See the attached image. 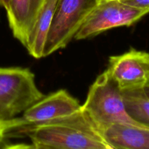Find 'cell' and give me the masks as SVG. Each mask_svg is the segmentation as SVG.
Instances as JSON below:
<instances>
[{"mask_svg": "<svg viewBox=\"0 0 149 149\" xmlns=\"http://www.w3.org/2000/svg\"><path fill=\"white\" fill-rule=\"evenodd\" d=\"M7 140L8 138L6 135L4 122H0V148H12L10 143H9Z\"/></svg>", "mask_w": 149, "mask_h": 149, "instance_id": "13", "label": "cell"}, {"mask_svg": "<svg viewBox=\"0 0 149 149\" xmlns=\"http://www.w3.org/2000/svg\"><path fill=\"white\" fill-rule=\"evenodd\" d=\"M101 134L112 149H149L148 127L116 124L103 130Z\"/></svg>", "mask_w": 149, "mask_h": 149, "instance_id": "9", "label": "cell"}, {"mask_svg": "<svg viewBox=\"0 0 149 149\" xmlns=\"http://www.w3.org/2000/svg\"><path fill=\"white\" fill-rule=\"evenodd\" d=\"M125 4L141 10H149V0H120Z\"/></svg>", "mask_w": 149, "mask_h": 149, "instance_id": "12", "label": "cell"}, {"mask_svg": "<svg viewBox=\"0 0 149 149\" xmlns=\"http://www.w3.org/2000/svg\"><path fill=\"white\" fill-rule=\"evenodd\" d=\"M81 110L77 99L65 90H60L36 101L24 111L20 117L4 122L7 138L17 130L53 122L74 114Z\"/></svg>", "mask_w": 149, "mask_h": 149, "instance_id": "5", "label": "cell"}, {"mask_svg": "<svg viewBox=\"0 0 149 149\" xmlns=\"http://www.w3.org/2000/svg\"><path fill=\"white\" fill-rule=\"evenodd\" d=\"M19 134L29 137L33 148L112 149L82 109L67 117L23 128L10 138Z\"/></svg>", "mask_w": 149, "mask_h": 149, "instance_id": "1", "label": "cell"}, {"mask_svg": "<svg viewBox=\"0 0 149 149\" xmlns=\"http://www.w3.org/2000/svg\"><path fill=\"white\" fill-rule=\"evenodd\" d=\"M123 93L124 101L130 116L149 127V97L142 89L125 90Z\"/></svg>", "mask_w": 149, "mask_h": 149, "instance_id": "11", "label": "cell"}, {"mask_svg": "<svg viewBox=\"0 0 149 149\" xmlns=\"http://www.w3.org/2000/svg\"><path fill=\"white\" fill-rule=\"evenodd\" d=\"M45 0H10L7 8L13 36L24 46L36 17Z\"/></svg>", "mask_w": 149, "mask_h": 149, "instance_id": "8", "label": "cell"}, {"mask_svg": "<svg viewBox=\"0 0 149 149\" xmlns=\"http://www.w3.org/2000/svg\"><path fill=\"white\" fill-rule=\"evenodd\" d=\"M105 1V0H98V2L99 1Z\"/></svg>", "mask_w": 149, "mask_h": 149, "instance_id": "16", "label": "cell"}, {"mask_svg": "<svg viewBox=\"0 0 149 149\" xmlns=\"http://www.w3.org/2000/svg\"><path fill=\"white\" fill-rule=\"evenodd\" d=\"M106 71L122 91L143 88L149 81V52L130 48L111 56Z\"/></svg>", "mask_w": 149, "mask_h": 149, "instance_id": "7", "label": "cell"}, {"mask_svg": "<svg viewBox=\"0 0 149 149\" xmlns=\"http://www.w3.org/2000/svg\"><path fill=\"white\" fill-rule=\"evenodd\" d=\"M148 14L149 10L132 7L120 0L99 1L74 39H90L111 29L132 26Z\"/></svg>", "mask_w": 149, "mask_h": 149, "instance_id": "6", "label": "cell"}, {"mask_svg": "<svg viewBox=\"0 0 149 149\" xmlns=\"http://www.w3.org/2000/svg\"><path fill=\"white\" fill-rule=\"evenodd\" d=\"M97 3L98 0H57L43 57L65 48Z\"/></svg>", "mask_w": 149, "mask_h": 149, "instance_id": "4", "label": "cell"}, {"mask_svg": "<svg viewBox=\"0 0 149 149\" xmlns=\"http://www.w3.org/2000/svg\"><path fill=\"white\" fill-rule=\"evenodd\" d=\"M10 0H0V6L2 7H4L5 10H7V8L8 7L9 3H10Z\"/></svg>", "mask_w": 149, "mask_h": 149, "instance_id": "14", "label": "cell"}, {"mask_svg": "<svg viewBox=\"0 0 149 149\" xmlns=\"http://www.w3.org/2000/svg\"><path fill=\"white\" fill-rule=\"evenodd\" d=\"M44 96L30 69L0 68V122L17 117Z\"/></svg>", "mask_w": 149, "mask_h": 149, "instance_id": "3", "label": "cell"}, {"mask_svg": "<svg viewBox=\"0 0 149 149\" xmlns=\"http://www.w3.org/2000/svg\"><path fill=\"white\" fill-rule=\"evenodd\" d=\"M81 109L100 132L116 124L147 127L130 116L124 101L123 93L106 70L90 86Z\"/></svg>", "mask_w": 149, "mask_h": 149, "instance_id": "2", "label": "cell"}, {"mask_svg": "<svg viewBox=\"0 0 149 149\" xmlns=\"http://www.w3.org/2000/svg\"><path fill=\"white\" fill-rule=\"evenodd\" d=\"M143 90L144 93L149 97V81L144 86L143 88Z\"/></svg>", "mask_w": 149, "mask_h": 149, "instance_id": "15", "label": "cell"}, {"mask_svg": "<svg viewBox=\"0 0 149 149\" xmlns=\"http://www.w3.org/2000/svg\"><path fill=\"white\" fill-rule=\"evenodd\" d=\"M57 0H45L36 17L24 47L34 58H43L45 42L49 31Z\"/></svg>", "mask_w": 149, "mask_h": 149, "instance_id": "10", "label": "cell"}]
</instances>
